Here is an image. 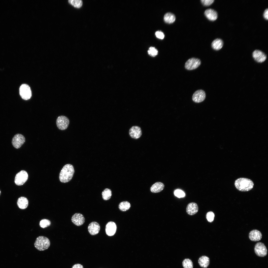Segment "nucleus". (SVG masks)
<instances>
[{
    "label": "nucleus",
    "mask_w": 268,
    "mask_h": 268,
    "mask_svg": "<svg viewBox=\"0 0 268 268\" xmlns=\"http://www.w3.org/2000/svg\"><path fill=\"white\" fill-rule=\"evenodd\" d=\"M74 172V169L72 165L67 164L65 165L60 173V181L64 183L69 181L72 178Z\"/></svg>",
    "instance_id": "f257e3e1"
},
{
    "label": "nucleus",
    "mask_w": 268,
    "mask_h": 268,
    "mask_svg": "<svg viewBox=\"0 0 268 268\" xmlns=\"http://www.w3.org/2000/svg\"><path fill=\"white\" fill-rule=\"evenodd\" d=\"M235 187L238 190L243 192L248 191L253 188L254 184L251 180L246 178H240L235 181Z\"/></svg>",
    "instance_id": "f03ea898"
},
{
    "label": "nucleus",
    "mask_w": 268,
    "mask_h": 268,
    "mask_svg": "<svg viewBox=\"0 0 268 268\" xmlns=\"http://www.w3.org/2000/svg\"><path fill=\"white\" fill-rule=\"evenodd\" d=\"M50 245V240L46 237L40 236L36 239L34 243L35 247L38 250L43 251L48 249Z\"/></svg>",
    "instance_id": "7ed1b4c3"
},
{
    "label": "nucleus",
    "mask_w": 268,
    "mask_h": 268,
    "mask_svg": "<svg viewBox=\"0 0 268 268\" xmlns=\"http://www.w3.org/2000/svg\"><path fill=\"white\" fill-rule=\"evenodd\" d=\"M28 174L27 172L24 170L21 171L16 175L14 180L16 185L21 186L23 185L27 180Z\"/></svg>",
    "instance_id": "20e7f679"
},
{
    "label": "nucleus",
    "mask_w": 268,
    "mask_h": 268,
    "mask_svg": "<svg viewBox=\"0 0 268 268\" xmlns=\"http://www.w3.org/2000/svg\"><path fill=\"white\" fill-rule=\"evenodd\" d=\"M200 60L198 58H192L188 60L185 65V67L186 69L192 70L197 68L201 64Z\"/></svg>",
    "instance_id": "39448f33"
},
{
    "label": "nucleus",
    "mask_w": 268,
    "mask_h": 268,
    "mask_svg": "<svg viewBox=\"0 0 268 268\" xmlns=\"http://www.w3.org/2000/svg\"><path fill=\"white\" fill-rule=\"evenodd\" d=\"M20 95L23 99L27 100L32 96V92L30 87L28 85L23 84L21 85L19 88Z\"/></svg>",
    "instance_id": "423d86ee"
},
{
    "label": "nucleus",
    "mask_w": 268,
    "mask_h": 268,
    "mask_svg": "<svg viewBox=\"0 0 268 268\" xmlns=\"http://www.w3.org/2000/svg\"><path fill=\"white\" fill-rule=\"evenodd\" d=\"M69 123L68 118L63 115L58 117L56 121V124L58 128L62 130H66L67 128Z\"/></svg>",
    "instance_id": "0eeeda50"
},
{
    "label": "nucleus",
    "mask_w": 268,
    "mask_h": 268,
    "mask_svg": "<svg viewBox=\"0 0 268 268\" xmlns=\"http://www.w3.org/2000/svg\"><path fill=\"white\" fill-rule=\"evenodd\" d=\"M25 141L24 136L21 134H15L13 138L12 143L15 148L18 149L24 144Z\"/></svg>",
    "instance_id": "6e6552de"
},
{
    "label": "nucleus",
    "mask_w": 268,
    "mask_h": 268,
    "mask_svg": "<svg viewBox=\"0 0 268 268\" xmlns=\"http://www.w3.org/2000/svg\"><path fill=\"white\" fill-rule=\"evenodd\" d=\"M254 251L256 255L260 257H264L267 254V250L266 246L261 242H258L256 244Z\"/></svg>",
    "instance_id": "1a4fd4ad"
},
{
    "label": "nucleus",
    "mask_w": 268,
    "mask_h": 268,
    "mask_svg": "<svg viewBox=\"0 0 268 268\" xmlns=\"http://www.w3.org/2000/svg\"><path fill=\"white\" fill-rule=\"evenodd\" d=\"M252 57L254 60L258 63H262L265 62L267 59L266 55L263 52L259 50H256L252 53Z\"/></svg>",
    "instance_id": "9d476101"
},
{
    "label": "nucleus",
    "mask_w": 268,
    "mask_h": 268,
    "mask_svg": "<svg viewBox=\"0 0 268 268\" xmlns=\"http://www.w3.org/2000/svg\"><path fill=\"white\" fill-rule=\"evenodd\" d=\"M206 96L204 91L202 90H199L194 93L192 96V99L195 102L200 103L204 100Z\"/></svg>",
    "instance_id": "9b49d317"
},
{
    "label": "nucleus",
    "mask_w": 268,
    "mask_h": 268,
    "mask_svg": "<svg viewBox=\"0 0 268 268\" xmlns=\"http://www.w3.org/2000/svg\"><path fill=\"white\" fill-rule=\"evenodd\" d=\"M129 134L132 138L135 139H138L142 134L141 129L138 126H133L130 129Z\"/></svg>",
    "instance_id": "f8f14e48"
},
{
    "label": "nucleus",
    "mask_w": 268,
    "mask_h": 268,
    "mask_svg": "<svg viewBox=\"0 0 268 268\" xmlns=\"http://www.w3.org/2000/svg\"><path fill=\"white\" fill-rule=\"evenodd\" d=\"M72 222L77 226H80L83 224L85 221V218L81 214L76 213L74 214L71 219Z\"/></svg>",
    "instance_id": "ddd939ff"
},
{
    "label": "nucleus",
    "mask_w": 268,
    "mask_h": 268,
    "mask_svg": "<svg viewBox=\"0 0 268 268\" xmlns=\"http://www.w3.org/2000/svg\"><path fill=\"white\" fill-rule=\"evenodd\" d=\"M117 229L115 223L112 221L108 222L105 227V232L106 234L108 236H113L115 234Z\"/></svg>",
    "instance_id": "4468645a"
},
{
    "label": "nucleus",
    "mask_w": 268,
    "mask_h": 268,
    "mask_svg": "<svg viewBox=\"0 0 268 268\" xmlns=\"http://www.w3.org/2000/svg\"><path fill=\"white\" fill-rule=\"evenodd\" d=\"M99 224L97 222H93L90 223L88 227V230L89 233L92 235L97 234L100 230Z\"/></svg>",
    "instance_id": "2eb2a0df"
},
{
    "label": "nucleus",
    "mask_w": 268,
    "mask_h": 268,
    "mask_svg": "<svg viewBox=\"0 0 268 268\" xmlns=\"http://www.w3.org/2000/svg\"><path fill=\"white\" fill-rule=\"evenodd\" d=\"M199 208L197 204L195 202H192L187 205L186 208V211L187 214L190 215L196 214L198 211Z\"/></svg>",
    "instance_id": "dca6fc26"
},
{
    "label": "nucleus",
    "mask_w": 268,
    "mask_h": 268,
    "mask_svg": "<svg viewBox=\"0 0 268 268\" xmlns=\"http://www.w3.org/2000/svg\"><path fill=\"white\" fill-rule=\"evenodd\" d=\"M204 14L206 17L211 21H214L218 17L217 12L212 9L210 8L206 9L204 12Z\"/></svg>",
    "instance_id": "f3484780"
},
{
    "label": "nucleus",
    "mask_w": 268,
    "mask_h": 268,
    "mask_svg": "<svg viewBox=\"0 0 268 268\" xmlns=\"http://www.w3.org/2000/svg\"><path fill=\"white\" fill-rule=\"evenodd\" d=\"M262 236L261 232L256 230L251 231L249 234V239L253 241H257L260 240L262 238Z\"/></svg>",
    "instance_id": "a211bd4d"
},
{
    "label": "nucleus",
    "mask_w": 268,
    "mask_h": 268,
    "mask_svg": "<svg viewBox=\"0 0 268 268\" xmlns=\"http://www.w3.org/2000/svg\"><path fill=\"white\" fill-rule=\"evenodd\" d=\"M17 204L20 208L22 209H25L28 206V201L26 197H21L18 199Z\"/></svg>",
    "instance_id": "6ab92c4d"
},
{
    "label": "nucleus",
    "mask_w": 268,
    "mask_h": 268,
    "mask_svg": "<svg viewBox=\"0 0 268 268\" xmlns=\"http://www.w3.org/2000/svg\"><path fill=\"white\" fill-rule=\"evenodd\" d=\"M164 187V185L162 183L157 182L152 186L150 188V191L153 193L159 192L163 190Z\"/></svg>",
    "instance_id": "aec40b11"
},
{
    "label": "nucleus",
    "mask_w": 268,
    "mask_h": 268,
    "mask_svg": "<svg viewBox=\"0 0 268 268\" xmlns=\"http://www.w3.org/2000/svg\"><path fill=\"white\" fill-rule=\"evenodd\" d=\"M223 45V41L221 39L217 38L214 40L211 43L212 48L214 50H218L220 49Z\"/></svg>",
    "instance_id": "412c9836"
},
{
    "label": "nucleus",
    "mask_w": 268,
    "mask_h": 268,
    "mask_svg": "<svg viewBox=\"0 0 268 268\" xmlns=\"http://www.w3.org/2000/svg\"><path fill=\"white\" fill-rule=\"evenodd\" d=\"M198 263L201 267L203 268H206L209 264V259L206 256H202L199 259Z\"/></svg>",
    "instance_id": "4be33fe9"
},
{
    "label": "nucleus",
    "mask_w": 268,
    "mask_h": 268,
    "mask_svg": "<svg viewBox=\"0 0 268 268\" xmlns=\"http://www.w3.org/2000/svg\"><path fill=\"white\" fill-rule=\"evenodd\" d=\"M176 17L175 15L170 12H168L164 15V19L166 23L170 24L173 23L175 21Z\"/></svg>",
    "instance_id": "5701e85b"
},
{
    "label": "nucleus",
    "mask_w": 268,
    "mask_h": 268,
    "mask_svg": "<svg viewBox=\"0 0 268 268\" xmlns=\"http://www.w3.org/2000/svg\"><path fill=\"white\" fill-rule=\"evenodd\" d=\"M131 207L130 203L127 201H123L121 202L119 205V208L120 210L123 211L128 210Z\"/></svg>",
    "instance_id": "b1692460"
},
{
    "label": "nucleus",
    "mask_w": 268,
    "mask_h": 268,
    "mask_svg": "<svg viewBox=\"0 0 268 268\" xmlns=\"http://www.w3.org/2000/svg\"><path fill=\"white\" fill-rule=\"evenodd\" d=\"M102 195L104 200H108L110 199L112 196L111 190L108 188L105 189L102 192Z\"/></svg>",
    "instance_id": "393cba45"
},
{
    "label": "nucleus",
    "mask_w": 268,
    "mask_h": 268,
    "mask_svg": "<svg viewBox=\"0 0 268 268\" xmlns=\"http://www.w3.org/2000/svg\"><path fill=\"white\" fill-rule=\"evenodd\" d=\"M68 2L74 7L79 8L82 5V1L81 0H69Z\"/></svg>",
    "instance_id": "a878e982"
},
{
    "label": "nucleus",
    "mask_w": 268,
    "mask_h": 268,
    "mask_svg": "<svg viewBox=\"0 0 268 268\" xmlns=\"http://www.w3.org/2000/svg\"><path fill=\"white\" fill-rule=\"evenodd\" d=\"M182 265L184 268H193L192 261L189 259H186L183 261Z\"/></svg>",
    "instance_id": "bb28decb"
},
{
    "label": "nucleus",
    "mask_w": 268,
    "mask_h": 268,
    "mask_svg": "<svg viewBox=\"0 0 268 268\" xmlns=\"http://www.w3.org/2000/svg\"><path fill=\"white\" fill-rule=\"evenodd\" d=\"M51 224V222L50 220L47 219H43L40 221L39 225L41 227L44 228L49 226Z\"/></svg>",
    "instance_id": "cd10ccee"
},
{
    "label": "nucleus",
    "mask_w": 268,
    "mask_h": 268,
    "mask_svg": "<svg viewBox=\"0 0 268 268\" xmlns=\"http://www.w3.org/2000/svg\"><path fill=\"white\" fill-rule=\"evenodd\" d=\"M148 52L150 55L155 57L158 54V51L155 47H151L149 48Z\"/></svg>",
    "instance_id": "c85d7f7f"
},
{
    "label": "nucleus",
    "mask_w": 268,
    "mask_h": 268,
    "mask_svg": "<svg viewBox=\"0 0 268 268\" xmlns=\"http://www.w3.org/2000/svg\"><path fill=\"white\" fill-rule=\"evenodd\" d=\"M214 214L212 211L207 212L206 214V218L208 221L209 222H212L214 219Z\"/></svg>",
    "instance_id": "c756f323"
},
{
    "label": "nucleus",
    "mask_w": 268,
    "mask_h": 268,
    "mask_svg": "<svg viewBox=\"0 0 268 268\" xmlns=\"http://www.w3.org/2000/svg\"><path fill=\"white\" fill-rule=\"evenodd\" d=\"M175 195L178 198L184 197L185 196V193L182 190H176L174 192Z\"/></svg>",
    "instance_id": "7c9ffc66"
},
{
    "label": "nucleus",
    "mask_w": 268,
    "mask_h": 268,
    "mask_svg": "<svg viewBox=\"0 0 268 268\" xmlns=\"http://www.w3.org/2000/svg\"><path fill=\"white\" fill-rule=\"evenodd\" d=\"M201 1L204 5L209 6L212 4L214 0H201Z\"/></svg>",
    "instance_id": "2f4dec72"
},
{
    "label": "nucleus",
    "mask_w": 268,
    "mask_h": 268,
    "mask_svg": "<svg viewBox=\"0 0 268 268\" xmlns=\"http://www.w3.org/2000/svg\"><path fill=\"white\" fill-rule=\"evenodd\" d=\"M155 34L156 37L161 39H163L164 38L165 35L163 33L160 31L156 32Z\"/></svg>",
    "instance_id": "473e14b6"
},
{
    "label": "nucleus",
    "mask_w": 268,
    "mask_h": 268,
    "mask_svg": "<svg viewBox=\"0 0 268 268\" xmlns=\"http://www.w3.org/2000/svg\"><path fill=\"white\" fill-rule=\"evenodd\" d=\"M264 18L266 20L268 19V9L267 8L265 10L263 14Z\"/></svg>",
    "instance_id": "72a5a7b5"
},
{
    "label": "nucleus",
    "mask_w": 268,
    "mask_h": 268,
    "mask_svg": "<svg viewBox=\"0 0 268 268\" xmlns=\"http://www.w3.org/2000/svg\"><path fill=\"white\" fill-rule=\"evenodd\" d=\"M71 268H83V266L80 264H76L73 265Z\"/></svg>",
    "instance_id": "f704fd0d"
},
{
    "label": "nucleus",
    "mask_w": 268,
    "mask_h": 268,
    "mask_svg": "<svg viewBox=\"0 0 268 268\" xmlns=\"http://www.w3.org/2000/svg\"><path fill=\"white\" fill-rule=\"evenodd\" d=\"M0 194H1V191L0 190Z\"/></svg>",
    "instance_id": "c9c22d12"
}]
</instances>
